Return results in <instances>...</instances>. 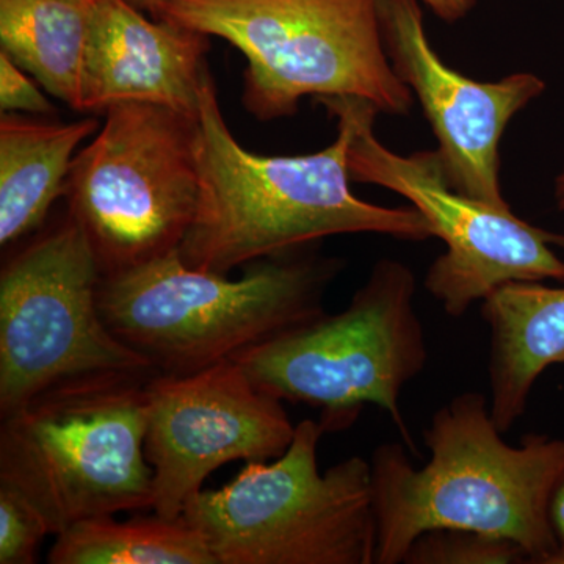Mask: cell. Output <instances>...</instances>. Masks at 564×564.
Returning <instances> with one entry per match:
<instances>
[{"mask_svg": "<svg viewBox=\"0 0 564 564\" xmlns=\"http://www.w3.org/2000/svg\"><path fill=\"white\" fill-rule=\"evenodd\" d=\"M503 434L488 397L467 391L433 414L423 432L430 459L422 467L402 443L375 448V564L403 563L421 534L440 529L508 538L524 549L529 563H556L549 502L564 466V440L532 433L513 445Z\"/></svg>", "mask_w": 564, "mask_h": 564, "instance_id": "1", "label": "cell"}, {"mask_svg": "<svg viewBox=\"0 0 564 564\" xmlns=\"http://www.w3.org/2000/svg\"><path fill=\"white\" fill-rule=\"evenodd\" d=\"M337 121V139L325 150L254 154L229 131L207 74L198 110V207L177 248L182 262L228 274L340 234L432 239V225L414 206L384 207L355 196L347 163L350 126Z\"/></svg>", "mask_w": 564, "mask_h": 564, "instance_id": "2", "label": "cell"}, {"mask_svg": "<svg viewBox=\"0 0 564 564\" xmlns=\"http://www.w3.org/2000/svg\"><path fill=\"white\" fill-rule=\"evenodd\" d=\"M296 251L248 263L229 280L192 269L174 250L102 276L99 310L155 372H202L325 314L326 289L343 263Z\"/></svg>", "mask_w": 564, "mask_h": 564, "instance_id": "3", "label": "cell"}, {"mask_svg": "<svg viewBox=\"0 0 564 564\" xmlns=\"http://www.w3.org/2000/svg\"><path fill=\"white\" fill-rule=\"evenodd\" d=\"M154 373L69 378L0 419V484L28 497L55 536L88 519L154 507L144 452Z\"/></svg>", "mask_w": 564, "mask_h": 564, "instance_id": "4", "label": "cell"}, {"mask_svg": "<svg viewBox=\"0 0 564 564\" xmlns=\"http://www.w3.org/2000/svg\"><path fill=\"white\" fill-rule=\"evenodd\" d=\"M242 52L245 109L289 118L307 96H352L408 117L413 91L384 50L378 0H165L151 11Z\"/></svg>", "mask_w": 564, "mask_h": 564, "instance_id": "5", "label": "cell"}, {"mask_svg": "<svg viewBox=\"0 0 564 564\" xmlns=\"http://www.w3.org/2000/svg\"><path fill=\"white\" fill-rule=\"evenodd\" d=\"M415 291L417 281L406 263L380 259L344 311L295 326L236 362L274 399L318 410L325 433L350 429L373 404L415 454L400 403L403 389L429 362Z\"/></svg>", "mask_w": 564, "mask_h": 564, "instance_id": "6", "label": "cell"}, {"mask_svg": "<svg viewBox=\"0 0 564 564\" xmlns=\"http://www.w3.org/2000/svg\"><path fill=\"white\" fill-rule=\"evenodd\" d=\"M321 422H300L274 462H250L221 489H203L184 518L217 564H375L370 463L351 456L318 469Z\"/></svg>", "mask_w": 564, "mask_h": 564, "instance_id": "7", "label": "cell"}, {"mask_svg": "<svg viewBox=\"0 0 564 564\" xmlns=\"http://www.w3.org/2000/svg\"><path fill=\"white\" fill-rule=\"evenodd\" d=\"M63 195L104 276L177 250L198 207V117L154 104L110 107Z\"/></svg>", "mask_w": 564, "mask_h": 564, "instance_id": "8", "label": "cell"}, {"mask_svg": "<svg viewBox=\"0 0 564 564\" xmlns=\"http://www.w3.org/2000/svg\"><path fill=\"white\" fill-rule=\"evenodd\" d=\"M333 117L350 126L348 173L351 182L378 185L403 196L443 240L444 254L434 259L425 289L444 313L463 317L510 282L564 284V234L522 220L511 209L489 206L456 192L445 180L437 151L402 155L375 135L378 111L352 96L318 99Z\"/></svg>", "mask_w": 564, "mask_h": 564, "instance_id": "9", "label": "cell"}, {"mask_svg": "<svg viewBox=\"0 0 564 564\" xmlns=\"http://www.w3.org/2000/svg\"><path fill=\"white\" fill-rule=\"evenodd\" d=\"M102 276L87 236L69 215L3 267L0 419L69 378L155 372L104 322Z\"/></svg>", "mask_w": 564, "mask_h": 564, "instance_id": "10", "label": "cell"}, {"mask_svg": "<svg viewBox=\"0 0 564 564\" xmlns=\"http://www.w3.org/2000/svg\"><path fill=\"white\" fill-rule=\"evenodd\" d=\"M144 452L154 473V513L176 519L218 467L288 451L296 425L236 361L148 381Z\"/></svg>", "mask_w": 564, "mask_h": 564, "instance_id": "11", "label": "cell"}, {"mask_svg": "<svg viewBox=\"0 0 564 564\" xmlns=\"http://www.w3.org/2000/svg\"><path fill=\"white\" fill-rule=\"evenodd\" d=\"M384 50L437 140L445 180L470 198L511 209L500 184V141L519 111L544 95L533 73L478 82L448 66L426 35L419 0H378Z\"/></svg>", "mask_w": 564, "mask_h": 564, "instance_id": "12", "label": "cell"}, {"mask_svg": "<svg viewBox=\"0 0 564 564\" xmlns=\"http://www.w3.org/2000/svg\"><path fill=\"white\" fill-rule=\"evenodd\" d=\"M141 11L129 0H93L82 113L143 102L198 117L210 36Z\"/></svg>", "mask_w": 564, "mask_h": 564, "instance_id": "13", "label": "cell"}, {"mask_svg": "<svg viewBox=\"0 0 564 564\" xmlns=\"http://www.w3.org/2000/svg\"><path fill=\"white\" fill-rule=\"evenodd\" d=\"M489 326V404L508 433L549 367L564 362V284L510 282L481 302Z\"/></svg>", "mask_w": 564, "mask_h": 564, "instance_id": "14", "label": "cell"}, {"mask_svg": "<svg viewBox=\"0 0 564 564\" xmlns=\"http://www.w3.org/2000/svg\"><path fill=\"white\" fill-rule=\"evenodd\" d=\"M98 120L47 122L3 113L0 120V245L39 229L65 193L82 141L98 132Z\"/></svg>", "mask_w": 564, "mask_h": 564, "instance_id": "15", "label": "cell"}, {"mask_svg": "<svg viewBox=\"0 0 564 564\" xmlns=\"http://www.w3.org/2000/svg\"><path fill=\"white\" fill-rule=\"evenodd\" d=\"M93 0H0L2 52L82 111Z\"/></svg>", "mask_w": 564, "mask_h": 564, "instance_id": "16", "label": "cell"}, {"mask_svg": "<svg viewBox=\"0 0 564 564\" xmlns=\"http://www.w3.org/2000/svg\"><path fill=\"white\" fill-rule=\"evenodd\" d=\"M52 564H217L206 538L184 518L154 513L88 519L57 534Z\"/></svg>", "mask_w": 564, "mask_h": 564, "instance_id": "17", "label": "cell"}, {"mask_svg": "<svg viewBox=\"0 0 564 564\" xmlns=\"http://www.w3.org/2000/svg\"><path fill=\"white\" fill-rule=\"evenodd\" d=\"M406 564H521L529 555L508 538L473 530L440 529L421 534L411 545Z\"/></svg>", "mask_w": 564, "mask_h": 564, "instance_id": "18", "label": "cell"}, {"mask_svg": "<svg viewBox=\"0 0 564 564\" xmlns=\"http://www.w3.org/2000/svg\"><path fill=\"white\" fill-rule=\"evenodd\" d=\"M52 534L46 519L18 489L0 484V564H33Z\"/></svg>", "mask_w": 564, "mask_h": 564, "instance_id": "19", "label": "cell"}, {"mask_svg": "<svg viewBox=\"0 0 564 564\" xmlns=\"http://www.w3.org/2000/svg\"><path fill=\"white\" fill-rule=\"evenodd\" d=\"M0 107L3 113L25 111V113L44 115V117L55 111L50 99L6 52H0Z\"/></svg>", "mask_w": 564, "mask_h": 564, "instance_id": "20", "label": "cell"}, {"mask_svg": "<svg viewBox=\"0 0 564 564\" xmlns=\"http://www.w3.org/2000/svg\"><path fill=\"white\" fill-rule=\"evenodd\" d=\"M549 519H551L552 530H554L560 549L555 564H564V466L556 477L554 489H552Z\"/></svg>", "mask_w": 564, "mask_h": 564, "instance_id": "21", "label": "cell"}, {"mask_svg": "<svg viewBox=\"0 0 564 564\" xmlns=\"http://www.w3.org/2000/svg\"><path fill=\"white\" fill-rule=\"evenodd\" d=\"M430 10L444 22L464 20L477 6V0H422Z\"/></svg>", "mask_w": 564, "mask_h": 564, "instance_id": "22", "label": "cell"}, {"mask_svg": "<svg viewBox=\"0 0 564 564\" xmlns=\"http://www.w3.org/2000/svg\"><path fill=\"white\" fill-rule=\"evenodd\" d=\"M554 199L556 210H558L564 218V148L562 165H560L558 173L555 174L554 180Z\"/></svg>", "mask_w": 564, "mask_h": 564, "instance_id": "23", "label": "cell"}, {"mask_svg": "<svg viewBox=\"0 0 564 564\" xmlns=\"http://www.w3.org/2000/svg\"><path fill=\"white\" fill-rule=\"evenodd\" d=\"M137 9L151 11L158 9L165 0H129Z\"/></svg>", "mask_w": 564, "mask_h": 564, "instance_id": "24", "label": "cell"}]
</instances>
